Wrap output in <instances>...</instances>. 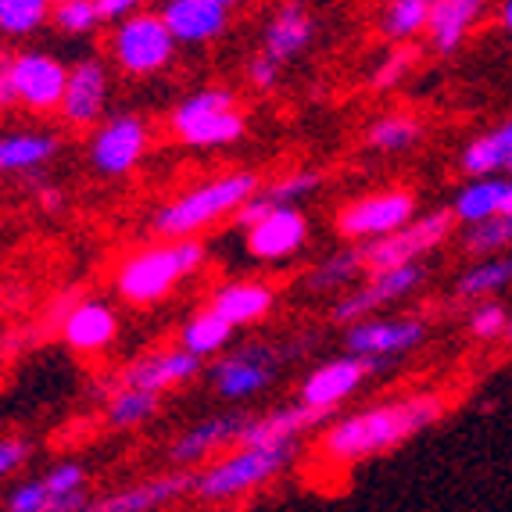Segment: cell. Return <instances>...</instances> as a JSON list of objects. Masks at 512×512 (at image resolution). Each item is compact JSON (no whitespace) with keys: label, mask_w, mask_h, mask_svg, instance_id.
Masks as SVG:
<instances>
[{"label":"cell","mask_w":512,"mask_h":512,"mask_svg":"<svg viewBox=\"0 0 512 512\" xmlns=\"http://www.w3.org/2000/svg\"><path fill=\"white\" fill-rule=\"evenodd\" d=\"M444 416H448V398L441 391L398 394L333 419L319 437V455L333 466H359L409 444L423 430L437 427Z\"/></svg>","instance_id":"1"},{"label":"cell","mask_w":512,"mask_h":512,"mask_svg":"<svg viewBox=\"0 0 512 512\" xmlns=\"http://www.w3.org/2000/svg\"><path fill=\"white\" fill-rule=\"evenodd\" d=\"M258 172L230 169L208 180L190 183L151 212V233L158 240H201V233L215 230L222 219H233L237 208L258 194Z\"/></svg>","instance_id":"2"},{"label":"cell","mask_w":512,"mask_h":512,"mask_svg":"<svg viewBox=\"0 0 512 512\" xmlns=\"http://www.w3.org/2000/svg\"><path fill=\"white\" fill-rule=\"evenodd\" d=\"M208 262V248L201 240H154L129 251L111 276V287L126 305L154 308L169 301L190 276H197Z\"/></svg>","instance_id":"3"},{"label":"cell","mask_w":512,"mask_h":512,"mask_svg":"<svg viewBox=\"0 0 512 512\" xmlns=\"http://www.w3.org/2000/svg\"><path fill=\"white\" fill-rule=\"evenodd\" d=\"M165 126L187 151H222L248 137V111L230 86H201L172 104Z\"/></svg>","instance_id":"4"},{"label":"cell","mask_w":512,"mask_h":512,"mask_svg":"<svg viewBox=\"0 0 512 512\" xmlns=\"http://www.w3.org/2000/svg\"><path fill=\"white\" fill-rule=\"evenodd\" d=\"M298 444H237L230 452H222L219 459L205 462L201 470H194V491L201 502H233L244 498L269 480L280 477L294 462Z\"/></svg>","instance_id":"5"},{"label":"cell","mask_w":512,"mask_h":512,"mask_svg":"<svg viewBox=\"0 0 512 512\" xmlns=\"http://www.w3.org/2000/svg\"><path fill=\"white\" fill-rule=\"evenodd\" d=\"M176 51L180 43L172 40L162 15L151 8L108 26V61L129 79L162 76L176 61Z\"/></svg>","instance_id":"6"},{"label":"cell","mask_w":512,"mask_h":512,"mask_svg":"<svg viewBox=\"0 0 512 512\" xmlns=\"http://www.w3.org/2000/svg\"><path fill=\"white\" fill-rule=\"evenodd\" d=\"M419 215L416 194L409 187H384L373 190V194L351 197L348 205L337 208L333 215V233L344 240V244H373V240H384L391 233H398L402 226H409Z\"/></svg>","instance_id":"7"},{"label":"cell","mask_w":512,"mask_h":512,"mask_svg":"<svg viewBox=\"0 0 512 512\" xmlns=\"http://www.w3.org/2000/svg\"><path fill=\"white\" fill-rule=\"evenodd\" d=\"M151 151V126L137 111H108L86 133V162L104 180H122Z\"/></svg>","instance_id":"8"},{"label":"cell","mask_w":512,"mask_h":512,"mask_svg":"<svg viewBox=\"0 0 512 512\" xmlns=\"http://www.w3.org/2000/svg\"><path fill=\"white\" fill-rule=\"evenodd\" d=\"M8 79L18 108H26L36 119H47V115H58L61 94L69 83V65L47 47H22V51H11Z\"/></svg>","instance_id":"9"},{"label":"cell","mask_w":512,"mask_h":512,"mask_svg":"<svg viewBox=\"0 0 512 512\" xmlns=\"http://www.w3.org/2000/svg\"><path fill=\"white\" fill-rule=\"evenodd\" d=\"M455 215L448 208H434L427 215H416L409 226L398 233L373 244H362V258H366V273H380V269H398V265H416L437 248H444L455 233Z\"/></svg>","instance_id":"10"},{"label":"cell","mask_w":512,"mask_h":512,"mask_svg":"<svg viewBox=\"0 0 512 512\" xmlns=\"http://www.w3.org/2000/svg\"><path fill=\"white\" fill-rule=\"evenodd\" d=\"M423 280H427L423 262L369 273L366 280L355 283L351 291H344L341 298L333 301L330 319L333 323H341V326H355V323H362V319L373 316V312H380V308L402 305L405 298H412V294L423 287Z\"/></svg>","instance_id":"11"},{"label":"cell","mask_w":512,"mask_h":512,"mask_svg":"<svg viewBox=\"0 0 512 512\" xmlns=\"http://www.w3.org/2000/svg\"><path fill=\"white\" fill-rule=\"evenodd\" d=\"M54 323H58L61 344L76 355H104L111 344L119 341L122 319L115 312V305L104 298H76L65 294L61 301H54Z\"/></svg>","instance_id":"12"},{"label":"cell","mask_w":512,"mask_h":512,"mask_svg":"<svg viewBox=\"0 0 512 512\" xmlns=\"http://www.w3.org/2000/svg\"><path fill=\"white\" fill-rule=\"evenodd\" d=\"M280 366L283 351H276L273 344H240V348H230L215 359V366L208 369V380L226 402H248L276 384Z\"/></svg>","instance_id":"13"},{"label":"cell","mask_w":512,"mask_h":512,"mask_svg":"<svg viewBox=\"0 0 512 512\" xmlns=\"http://www.w3.org/2000/svg\"><path fill=\"white\" fill-rule=\"evenodd\" d=\"M111 111V69L101 54H83L69 65V83L58 104V119L65 129L90 133Z\"/></svg>","instance_id":"14"},{"label":"cell","mask_w":512,"mask_h":512,"mask_svg":"<svg viewBox=\"0 0 512 512\" xmlns=\"http://www.w3.org/2000/svg\"><path fill=\"white\" fill-rule=\"evenodd\" d=\"M427 341V323L419 316H369L344 330V351L376 366H391Z\"/></svg>","instance_id":"15"},{"label":"cell","mask_w":512,"mask_h":512,"mask_svg":"<svg viewBox=\"0 0 512 512\" xmlns=\"http://www.w3.org/2000/svg\"><path fill=\"white\" fill-rule=\"evenodd\" d=\"M384 366H376L369 359H359V355H337V359H326L319 362L312 373L301 380L298 387V402L308 405V409L323 412V416H333V412L341 409L348 398L366 387L369 376H376Z\"/></svg>","instance_id":"16"},{"label":"cell","mask_w":512,"mask_h":512,"mask_svg":"<svg viewBox=\"0 0 512 512\" xmlns=\"http://www.w3.org/2000/svg\"><path fill=\"white\" fill-rule=\"evenodd\" d=\"M308 219L301 208H273L269 215L244 230V248L251 262L287 265L308 248Z\"/></svg>","instance_id":"17"},{"label":"cell","mask_w":512,"mask_h":512,"mask_svg":"<svg viewBox=\"0 0 512 512\" xmlns=\"http://www.w3.org/2000/svg\"><path fill=\"white\" fill-rule=\"evenodd\" d=\"M201 373H205V362L190 355L187 348H180V344H172V348H154L137 355V359H129L119 373V384L137 387V391L165 394L176 391V387L194 384Z\"/></svg>","instance_id":"18"},{"label":"cell","mask_w":512,"mask_h":512,"mask_svg":"<svg viewBox=\"0 0 512 512\" xmlns=\"http://www.w3.org/2000/svg\"><path fill=\"white\" fill-rule=\"evenodd\" d=\"M244 419H248L244 412H219V416H208L201 423H194L190 430H183L169 444L172 470H194V466H205V462L219 459L222 452L237 448Z\"/></svg>","instance_id":"19"},{"label":"cell","mask_w":512,"mask_h":512,"mask_svg":"<svg viewBox=\"0 0 512 512\" xmlns=\"http://www.w3.org/2000/svg\"><path fill=\"white\" fill-rule=\"evenodd\" d=\"M194 491V470H169L158 477L137 480V484L111 491V495L90 498L86 512H162Z\"/></svg>","instance_id":"20"},{"label":"cell","mask_w":512,"mask_h":512,"mask_svg":"<svg viewBox=\"0 0 512 512\" xmlns=\"http://www.w3.org/2000/svg\"><path fill=\"white\" fill-rule=\"evenodd\" d=\"M316 15L301 4V0H280V4H273V11L265 15L262 22V47L258 51L269 54V58L276 61V65H291V61H298L301 54L312 47V40H316Z\"/></svg>","instance_id":"21"},{"label":"cell","mask_w":512,"mask_h":512,"mask_svg":"<svg viewBox=\"0 0 512 512\" xmlns=\"http://www.w3.org/2000/svg\"><path fill=\"white\" fill-rule=\"evenodd\" d=\"M158 15L180 47H208L233 26V11L212 0H162Z\"/></svg>","instance_id":"22"},{"label":"cell","mask_w":512,"mask_h":512,"mask_svg":"<svg viewBox=\"0 0 512 512\" xmlns=\"http://www.w3.org/2000/svg\"><path fill=\"white\" fill-rule=\"evenodd\" d=\"M58 154H61V137L54 129H40V126L0 129V176L36 180Z\"/></svg>","instance_id":"23"},{"label":"cell","mask_w":512,"mask_h":512,"mask_svg":"<svg viewBox=\"0 0 512 512\" xmlns=\"http://www.w3.org/2000/svg\"><path fill=\"white\" fill-rule=\"evenodd\" d=\"M208 308L219 312L233 330H248V326H258L276 312V287L265 280H226L219 283L208 298Z\"/></svg>","instance_id":"24"},{"label":"cell","mask_w":512,"mask_h":512,"mask_svg":"<svg viewBox=\"0 0 512 512\" xmlns=\"http://www.w3.org/2000/svg\"><path fill=\"white\" fill-rule=\"evenodd\" d=\"M326 419L323 412L308 409L301 402L280 405V409H269L262 416L244 419V430H240L237 444H298V437H305L308 430L323 427Z\"/></svg>","instance_id":"25"},{"label":"cell","mask_w":512,"mask_h":512,"mask_svg":"<svg viewBox=\"0 0 512 512\" xmlns=\"http://www.w3.org/2000/svg\"><path fill=\"white\" fill-rule=\"evenodd\" d=\"M487 11V0H434L427 40L437 54H459Z\"/></svg>","instance_id":"26"},{"label":"cell","mask_w":512,"mask_h":512,"mask_svg":"<svg viewBox=\"0 0 512 512\" xmlns=\"http://www.w3.org/2000/svg\"><path fill=\"white\" fill-rule=\"evenodd\" d=\"M505 194H509L505 176H477V180H466L455 190L448 212L455 215L459 226H480V222L505 212Z\"/></svg>","instance_id":"27"},{"label":"cell","mask_w":512,"mask_h":512,"mask_svg":"<svg viewBox=\"0 0 512 512\" xmlns=\"http://www.w3.org/2000/svg\"><path fill=\"white\" fill-rule=\"evenodd\" d=\"M512 162V119L498 122L495 129H484L470 144L459 151V169L462 176H505Z\"/></svg>","instance_id":"28"},{"label":"cell","mask_w":512,"mask_h":512,"mask_svg":"<svg viewBox=\"0 0 512 512\" xmlns=\"http://www.w3.org/2000/svg\"><path fill=\"white\" fill-rule=\"evenodd\" d=\"M366 258H362V248L348 244L341 251H330V255L319 258L305 276V291L312 294H337L341 298L344 291H351L355 283L366 280Z\"/></svg>","instance_id":"29"},{"label":"cell","mask_w":512,"mask_h":512,"mask_svg":"<svg viewBox=\"0 0 512 512\" xmlns=\"http://www.w3.org/2000/svg\"><path fill=\"white\" fill-rule=\"evenodd\" d=\"M233 341H237V330L208 305L197 308L194 316L180 326V348H187L190 355H197L201 362L226 355V351L233 348Z\"/></svg>","instance_id":"30"},{"label":"cell","mask_w":512,"mask_h":512,"mask_svg":"<svg viewBox=\"0 0 512 512\" xmlns=\"http://www.w3.org/2000/svg\"><path fill=\"white\" fill-rule=\"evenodd\" d=\"M423 133H427V126L412 111H387V115L369 122L362 144L376 154H405L423 144Z\"/></svg>","instance_id":"31"},{"label":"cell","mask_w":512,"mask_h":512,"mask_svg":"<svg viewBox=\"0 0 512 512\" xmlns=\"http://www.w3.org/2000/svg\"><path fill=\"white\" fill-rule=\"evenodd\" d=\"M512 287V255H491L477 258L466 273L455 280V298L459 301H491Z\"/></svg>","instance_id":"32"},{"label":"cell","mask_w":512,"mask_h":512,"mask_svg":"<svg viewBox=\"0 0 512 512\" xmlns=\"http://www.w3.org/2000/svg\"><path fill=\"white\" fill-rule=\"evenodd\" d=\"M430 8L434 0H384L380 4V36L398 43H416L419 36H427L430 26Z\"/></svg>","instance_id":"33"},{"label":"cell","mask_w":512,"mask_h":512,"mask_svg":"<svg viewBox=\"0 0 512 512\" xmlns=\"http://www.w3.org/2000/svg\"><path fill=\"white\" fill-rule=\"evenodd\" d=\"M162 409V394L137 391V387H115L104 402V419H108L115 430H140L147 427Z\"/></svg>","instance_id":"34"},{"label":"cell","mask_w":512,"mask_h":512,"mask_svg":"<svg viewBox=\"0 0 512 512\" xmlns=\"http://www.w3.org/2000/svg\"><path fill=\"white\" fill-rule=\"evenodd\" d=\"M90 505V491H79V495H51L43 477H33L26 484L11 487V495L4 498L0 512H86Z\"/></svg>","instance_id":"35"},{"label":"cell","mask_w":512,"mask_h":512,"mask_svg":"<svg viewBox=\"0 0 512 512\" xmlns=\"http://www.w3.org/2000/svg\"><path fill=\"white\" fill-rule=\"evenodd\" d=\"M51 26L47 0H0V40H33Z\"/></svg>","instance_id":"36"},{"label":"cell","mask_w":512,"mask_h":512,"mask_svg":"<svg viewBox=\"0 0 512 512\" xmlns=\"http://www.w3.org/2000/svg\"><path fill=\"white\" fill-rule=\"evenodd\" d=\"M319 187H323V176L316 169H291L273 183H265L258 194L269 208H301L308 197L319 194Z\"/></svg>","instance_id":"37"},{"label":"cell","mask_w":512,"mask_h":512,"mask_svg":"<svg viewBox=\"0 0 512 512\" xmlns=\"http://www.w3.org/2000/svg\"><path fill=\"white\" fill-rule=\"evenodd\" d=\"M462 251L473 258H491L502 255V251L512 248V215H495V219L480 222V226H462L459 237Z\"/></svg>","instance_id":"38"},{"label":"cell","mask_w":512,"mask_h":512,"mask_svg":"<svg viewBox=\"0 0 512 512\" xmlns=\"http://www.w3.org/2000/svg\"><path fill=\"white\" fill-rule=\"evenodd\" d=\"M416 65H419V51L412 47V43H398V47H391V51L373 65V72H369V86H373V94H391V90H398V86L416 72Z\"/></svg>","instance_id":"39"},{"label":"cell","mask_w":512,"mask_h":512,"mask_svg":"<svg viewBox=\"0 0 512 512\" xmlns=\"http://www.w3.org/2000/svg\"><path fill=\"white\" fill-rule=\"evenodd\" d=\"M101 26L104 18L94 0H65V4H54L51 8V29H58L69 40H90Z\"/></svg>","instance_id":"40"},{"label":"cell","mask_w":512,"mask_h":512,"mask_svg":"<svg viewBox=\"0 0 512 512\" xmlns=\"http://www.w3.org/2000/svg\"><path fill=\"white\" fill-rule=\"evenodd\" d=\"M509 319H512V312L498 298L477 301V305L470 308V316H466V330H470V337H477V341H505Z\"/></svg>","instance_id":"41"},{"label":"cell","mask_w":512,"mask_h":512,"mask_svg":"<svg viewBox=\"0 0 512 512\" xmlns=\"http://www.w3.org/2000/svg\"><path fill=\"white\" fill-rule=\"evenodd\" d=\"M43 484H47V491L58 495V498L61 495H79V491H86V484H90V470L76 459L54 462L51 470L43 473Z\"/></svg>","instance_id":"42"},{"label":"cell","mask_w":512,"mask_h":512,"mask_svg":"<svg viewBox=\"0 0 512 512\" xmlns=\"http://www.w3.org/2000/svg\"><path fill=\"white\" fill-rule=\"evenodd\" d=\"M244 79H248V86L251 90H258V94H273L283 79V65H276L269 54L255 51L248 58V65H244Z\"/></svg>","instance_id":"43"},{"label":"cell","mask_w":512,"mask_h":512,"mask_svg":"<svg viewBox=\"0 0 512 512\" xmlns=\"http://www.w3.org/2000/svg\"><path fill=\"white\" fill-rule=\"evenodd\" d=\"M29 459H33V444L22 437H0V480L15 477Z\"/></svg>","instance_id":"44"},{"label":"cell","mask_w":512,"mask_h":512,"mask_svg":"<svg viewBox=\"0 0 512 512\" xmlns=\"http://www.w3.org/2000/svg\"><path fill=\"white\" fill-rule=\"evenodd\" d=\"M94 4H97V11H101L104 26H115V22H122V18L147 11L151 0H94Z\"/></svg>","instance_id":"45"},{"label":"cell","mask_w":512,"mask_h":512,"mask_svg":"<svg viewBox=\"0 0 512 512\" xmlns=\"http://www.w3.org/2000/svg\"><path fill=\"white\" fill-rule=\"evenodd\" d=\"M29 183H33L36 205H40L43 212L58 215L61 208H65V190H61V187H54V183H40V176H36V180H29Z\"/></svg>","instance_id":"46"},{"label":"cell","mask_w":512,"mask_h":512,"mask_svg":"<svg viewBox=\"0 0 512 512\" xmlns=\"http://www.w3.org/2000/svg\"><path fill=\"white\" fill-rule=\"evenodd\" d=\"M8 51H0V115L8 108H15V97H11V79H8Z\"/></svg>","instance_id":"47"},{"label":"cell","mask_w":512,"mask_h":512,"mask_svg":"<svg viewBox=\"0 0 512 512\" xmlns=\"http://www.w3.org/2000/svg\"><path fill=\"white\" fill-rule=\"evenodd\" d=\"M498 26L512 36V0H502V4H498Z\"/></svg>","instance_id":"48"},{"label":"cell","mask_w":512,"mask_h":512,"mask_svg":"<svg viewBox=\"0 0 512 512\" xmlns=\"http://www.w3.org/2000/svg\"><path fill=\"white\" fill-rule=\"evenodd\" d=\"M505 215H512V176H509V194H505Z\"/></svg>","instance_id":"49"},{"label":"cell","mask_w":512,"mask_h":512,"mask_svg":"<svg viewBox=\"0 0 512 512\" xmlns=\"http://www.w3.org/2000/svg\"><path fill=\"white\" fill-rule=\"evenodd\" d=\"M212 4H222V8H237V4H244V0H212Z\"/></svg>","instance_id":"50"},{"label":"cell","mask_w":512,"mask_h":512,"mask_svg":"<svg viewBox=\"0 0 512 512\" xmlns=\"http://www.w3.org/2000/svg\"><path fill=\"white\" fill-rule=\"evenodd\" d=\"M505 341H512V319H509V330H505Z\"/></svg>","instance_id":"51"},{"label":"cell","mask_w":512,"mask_h":512,"mask_svg":"<svg viewBox=\"0 0 512 512\" xmlns=\"http://www.w3.org/2000/svg\"><path fill=\"white\" fill-rule=\"evenodd\" d=\"M47 4H51V8H54V4H65V0H47Z\"/></svg>","instance_id":"52"},{"label":"cell","mask_w":512,"mask_h":512,"mask_svg":"<svg viewBox=\"0 0 512 512\" xmlns=\"http://www.w3.org/2000/svg\"><path fill=\"white\" fill-rule=\"evenodd\" d=\"M505 176H512V162H509V169H505Z\"/></svg>","instance_id":"53"}]
</instances>
